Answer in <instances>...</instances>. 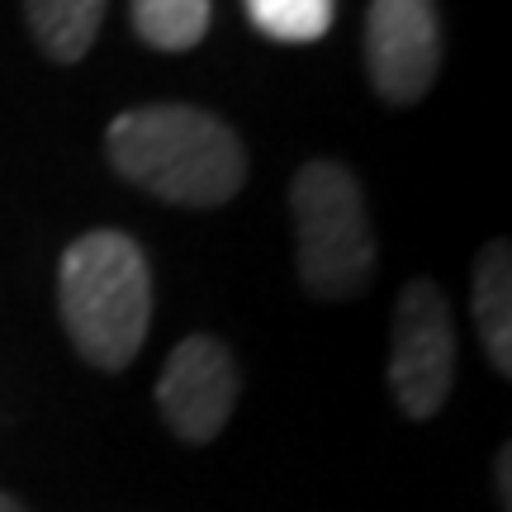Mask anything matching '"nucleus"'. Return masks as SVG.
I'll list each match as a JSON object with an SVG mask.
<instances>
[{
  "instance_id": "nucleus-12",
  "label": "nucleus",
  "mask_w": 512,
  "mask_h": 512,
  "mask_svg": "<svg viewBox=\"0 0 512 512\" xmlns=\"http://www.w3.org/2000/svg\"><path fill=\"white\" fill-rule=\"evenodd\" d=\"M0 512H24V503H19V498H10V494H0Z\"/></svg>"
},
{
  "instance_id": "nucleus-11",
  "label": "nucleus",
  "mask_w": 512,
  "mask_h": 512,
  "mask_svg": "<svg viewBox=\"0 0 512 512\" xmlns=\"http://www.w3.org/2000/svg\"><path fill=\"white\" fill-rule=\"evenodd\" d=\"M512 451L503 446L498 451V503H503V512H512Z\"/></svg>"
},
{
  "instance_id": "nucleus-9",
  "label": "nucleus",
  "mask_w": 512,
  "mask_h": 512,
  "mask_svg": "<svg viewBox=\"0 0 512 512\" xmlns=\"http://www.w3.org/2000/svg\"><path fill=\"white\" fill-rule=\"evenodd\" d=\"M128 19L133 34L157 53H190L200 48L209 24H214V5L209 0H128Z\"/></svg>"
},
{
  "instance_id": "nucleus-2",
  "label": "nucleus",
  "mask_w": 512,
  "mask_h": 512,
  "mask_svg": "<svg viewBox=\"0 0 512 512\" xmlns=\"http://www.w3.org/2000/svg\"><path fill=\"white\" fill-rule=\"evenodd\" d=\"M57 313L81 361L124 370L147 342L152 323V266L138 238L119 228H91L62 252Z\"/></svg>"
},
{
  "instance_id": "nucleus-6",
  "label": "nucleus",
  "mask_w": 512,
  "mask_h": 512,
  "mask_svg": "<svg viewBox=\"0 0 512 512\" xmlns=\"http://www.w3.org/2000/svg\"><path fill=\"white\" fill-rule=\"evenodd\" d=\"M238 394V361L209 332L176 342V351L162 366V380H157V408H162L166 427L190 446H204V441L219 437L233 418V408H238Z\"/></svg>"
},
{
  "instance_id": "nucleus-7",
  "label": "nucleus",
  "mask_w": 512,
  "mask_h": 512,
  "mask_svg": "<svg viewBox=\"0 0 512 512\" xmlns=\"http://www.w3.org/2000/svg\"><path fill=\"white\" fill-rule=\"evenodd\" d=\"M475 328L484 356L498 375H512V247L508 238L484 242L475 261V290H470Z\"/></svg>"
},
{
  "instance_id": "nucleus-5",
  "label": "nucleus",
  "mask_w": 512,
  "mask_h": 512,
  "mask_svg": "<svg viewBox=\"0 0 512 512\" xmlns=\"http://www.w3.org/2000/svg\"><path fill=\"white\" fill-rule=\"evenodd\" d=\"M366 76L384 105H418L441 76V19L432 0H370Z\"/></svg>"
},
{
  "instance_id": "nucleus-4",
  "label": "nucleus",
  "mask_w": 512,
  "mask_h": 512,
  "mask_svg": "<svg viewBox=\"0 0 512 512\" xmlns=\"http://www.w3.org/2000/svg\"><path fill=\"white\" fill-rule=\"evenodd\" d=\"M456 380V323L451 304L432 280H408L394 304V351H389V389L403 418L427 422Z\"/></svg>"
},
{
  "instance_id": "nucleus-8",
  "label": "nucleus",
  "mask_w": 512,
  "mask_h": 512,
  "mask_svg": "<svg viewBox=\"0 0 512 512\" xmlns=\"http://www.w3.org/2000/svg\"><path fill=\"white\" fill-rule=\"evenodd\" d=\"M110 0H24V19H29V34L38 38V48L72 67L95 48L100 24H105Z\"/></svg>"
},
{
  "instance_id": "nucleus-3",
  "label": "nucleus",
  "mask_w": 512,
  "mask_h": 512,
  "mask_svg": "<svg viewBox=\"0 0 512 512\" xmlns=\"http://www.w3.org/2000/svg\"><path fill=\"white\" fill-rule=\"evenodd\" d=\"M290 214L299 238V285L323 304H347L375 280V228L366 190L342 162H304L290 181Z\"/></svg>"
},
{
  "instance_id": "nucleus-10",
  "label": "nucleus",
  "mask_w": 512,
  "mask_h": 512,
  "mask_svg": "<svg viewBox=\"0 0 512 512\" xmlns=\"http://www.w3.org/2000/svg\"><path fill=\"white\" fill-rule=\"evenodd\" d=\"M271 43H318L332 29V0H242Z\"/></svg>"
},
{
  "instance_id": "nucleus-1",
  "label": "nucleus",
  "mask_w": 512,
  "mask_h": 512,
  "mask_svg": "<svg viewBox=\"0 0 512 512\" xmlns=\"http://www.w3.org/2000/svg\"><path fill=\"white\" fill-rule=\"evenodd\" d=\"M105 157L128 185L181 209H219L247 185V147L200 105H138L105 128Z\"/></svg>"
}]
</instances>
